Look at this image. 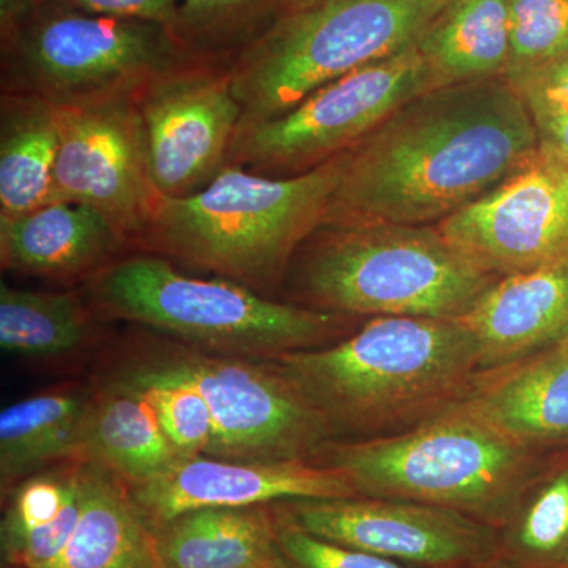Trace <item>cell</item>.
Wrapping results in <instances>:
<instances>
[{"instance_id": "6da1fadb", "label": "cell", "mask_w": 568, "mask_h": 568, "mask_svg": "<svg viewBox=\"0 0 568 568\" xmlns=\"http://www.w3.org/2000/svg\"><path fill=\"white\" fill-rule=\"evenodd\" d=\"M540 144L528 103L503 77L432 89L345 152L324 224H439L517 173Z\"/></svg>"}, {"instance_id": "7a4b0ae2", "label": "cell", "mask_w": 568, "mask_h": 568, "mask_svg": "<svg viewBox=\"0 0 568 568\" xmlns=\"http://www.w3.org/2000/svg\"><path fill=\"white\" fill-rule=\"evenodd\" d=\"M336 440L394 435L465 396L480 369L469 328L439 317H373L346 338L265 358Z\"/></svg>"}, {"instance_id": "3957f363", "label": "cell", "mask_w": 568, "mask_h": 568, "mask_svg": "<svg viewBox=\"0 0 568 568\" xmlns=\"http://www.w3.org/2000/svg\"><path fill=\"white\" fill-rule=\"evenodd\" d=\"M343 170L345 152L293 178L226 164L201 192L156 194L133 252L159 254L271 297L301 246L323 226Z\"/></svg>"}, {"instance_id": "277c9868", "label": "cell", "mask_w": 568, "mask_h": 568, "mask_svg": "<svg viewBox=\"0 0 568 568\" xmlns=\"http://www.w3.org/2000/svg\"><path fill=\"white\" fill-rule=\"evenodd\" d=\"M286 280L294 304L321 312L455 320L499 278L448 244L436 224L355 223L321 226Z\"/></svg>"}, {"instance_id": "5b68a950", "label": "cell", "mask_w": 568, "mask_h": 568, "mask_svg": "<svg viewBox=\"0 0 568 568\" xmlns=\"http://www.w3.org/2000/svg\"><path fill=\"white\" fill-rule=\"evenodd\" d=\"M547 454L459 399L394 435L335 440L313 462L339 470L357 496L428 504L499 529Z\"/></svg>"}, {"instance_id": "8992f818", "label": "cell", "mask_w": 568, "mask_h": 568, "mask_svg": "<svg viewBox=\"0 0 568 568\" xmlns=\"http://www.w3.org/2000/svg\"><path fill=\"white\" fill-rule=\"evenodd\" d=\"M93 312L209 353L274 358L338 342L347 317L280 302L223 278H197L159 254L129 252L84 283Z\"/></svg>"}, {"instance_id": "52a82bcc", "label": "cell", "mask_w": 568, "mask_h": 568, "mask_svg": "<svg viewBox=\"0 0 568 568\" xmlns=\"http://www.w3.org/2000/svg\"><path fill=\"white\" fill-rule=\"evenodd\" d=\"M447 0H334L291 11L230 58L242 122L282 115L351 71L416 43Z\"/></svg>"}, {"instance_id": "ba28073f", "label": "cell", "mask_w": 568, "mask_h": 568, "mask_svg": "<svg viewBox=\"0 0 568 568\" xmlns=\"http://www.w3.org/2000/svg\"><path fill=\"white\" fill-rule=\"evenodd\" d=\"M189 55L166 26L43 0L24 24L0 37L2 92L55 108L130 99Z\"/></svg>"}, {"instance_id": "9c48e42d", "label": "cell", "mask_w": 568, "mask_h": 568, "mask_svg": "<svg viewBox=\"0 0 568 568\" xmlns=\"http://www.w3.org/2000/svg\"><path fill=\"white\" fill-rule=\"evenodd\" d=\"M123 372L190 384L213 418L207 457L230 462H313L334 433L268 361L209 353L181 342L152 343Z\"/></svg>"}, {"instance_id": "30bf717a", "label": "cell", "mask_w": 568, "mask_h": 568, "mask_svg": "<svg viewBox=\"0 0 568 568\" xmlns=\"http://www.w3.org/2000/svg\"><path fill=\"white\" fill-rule=\"evenodd\" d=\"M417 44L351 71L290 111L239 125L227 164L268 178L308 173L368 136L403 104L436 89Z\"/></svg>"}, {"instance_id": "8fae6325", "label": "cell", "mask_w": 568, "mask_h": 568, "mask_svg": "<svg viewBox=\"0 0 568 568\" xmlns=\"http://www.w3.org/2000/svg\"><path fill=\"white\" fill-rule=\"evenodd\" d=\"M138 106L156 194L201 192L226 166L242 122L230 58L189 55L151 81Z\"/></svg>"}, {"instance_id": "7c38bea8", "label": "cell", "mask_w": 568, "mask_h": 568, "mask_svg": "<svg viewBox=\"0 0 568 568\" xmlns=\"http://www.w3.org/2000/svg\"><path fill=\"white\" fill-rule=\"evenodd\" d=\"M436 226L497 278L568 265V160L541 141L517 173Z\"/></svg>"}, {"instance_id": "4fadbf2b", "label": "cell", "mask_w": 568, "mask_h": 568, "mask_svg": "<svg viewBox=\"0 0 568 568\" xmlns=\"http://www.w3.org/2000/svg\"><path fill=\"white\" fill-rule=\"evenodd\" d=\"M297 528L414 568H491L497 530L458 511L392 497L274 504Z\"/></svg>"}, {"instance_id": "5bb4252c", "label": "cell", "mask_w": 568, "mask_h": 568, "mask_svg": "<svg viewBox=\"0 0 568 568\" xmlns=\"http://www.w3.org/2000/svg\"><path fill=\"white\" fill-rule=\"evenodd\" d=\"M58 110L52 197L99 212L133 252L156 197L138 97Z\"/></svg>"}, {"instance_id": "9a60e30c", "label": "cell", "mask_w": 568, "mask_h": 568, "mask_svg": "<svg viewBox=\"0 0 568 568\" xmlns=\"http://www.w3.org/2000/svg\"><path fill=\"white\" fill-rule=\"evenodd\" d=\"M129 488L151 529L200 508L274 506L284 500L357 496L339 470L310 459L182 458L162 476Z\"/></svg>"}, {"instance_id": "2e32d148", "label": "cell", "mask_w": 568, "mask_h": 568, "mask_svg": "<svg viewBox=\"0 0 568 568\" xmlns=\"http://www.w3.org/2000/svg\"><path fill=\"white\" fill-rule=\"evenodd\" d=\"M129 252L126 239L89 205L52 201L0 215V263L14 274L85 283Z\"/></svg>"}, {"instance_id": "e0dca14e", "label": "cell", "mask_w": 568, "mask_h": 568, "mask_svg": "<svg viewBox=\"0 0 568 568\" xmlns=\"http://www.w3.org/2000/svg\"><path fill=\"white\" fill-rule=\"evenodd\" d=\"M462 402L523 446L544 454L568 448V335L478 369Z\"/></svg>"}, {"instance_id": "ac0fdd59", "label": "cell", "mask_w": 568, "mask_h": 568, "mask_svg": "<svg viewBox=\"0 0 568 568\" xmlns=\"http://www.w3.org/2000/svg\"><path fill=\"white\" fill-rule=\"evenodd\" d=\"M480 369L518 361L568 335V265L503 276L459 317Z\"/></svg>"}, {"instance_id": "d6986e66", "label": "cell", "mask_w": 568, "mask_h": 568, "mask_svg": "<svg viewBox=\"0 0 568 568\" xmlns=\"http://www.w3.org/2000/svg\"><path fill=\"white\" fill-rule=\"evenodd\" d=\"M74 459L108 470L134 487L162 476L182 457L144 396L102 383L92 392L82 418Z\"/></svg>"}, {"instance_id": "ffe728a7", "label": "cell", "mask_w": 568, "mask_h": 568, "mask_svg": "<svg viewBox=\"0 0 568 568\" xmlns=\"http://www.w3.org/2000/svg\"><path fill=\"white\" fill-rule=\"evenodd\" d=\"M152 532L159 568H244L280 555L272 506L200 508Z\"/></svg>"}, {"instance_id": "44dd1931", "label": "cell", "mask_w": 568, "mask_h": 568, "mask_svg": "<svg viewBox=\"0 0 568 568\" xmlns=\"http://www.w3.org/2000/svg\"><path fill=\"white\" fill-rule=\"evenodd\" d=\"M85 497V465L37 473L22 480L2 518V559L11 568H50L80 521Z\"/></svg>"}, {"instance_id": "7402d4cb", "label": "cell", "mask_w": 568, "mask_h": 568, "mask_svg": "<svg viewBox=\"0 0 568 568\" xmlns=\"http://www.w3.org/2000/svg\"><path fill=\"white\" fill-rule=\"evenodd\" d=\"M84 465L80 521L50 568H159L151 526L129 485L108 470Z\"/></svg>"}, {"instance_id": "603a6c76", "label": "cell", "mask_w": 568, "mask_h": 568, "mask_svg": "<svg viewBox=\"0 0 568 568\" xmlns=\"http://www.w3.org/2000/svg\"><path fill=\"white\" fill-rule=\"evenodd\" d=\"M510 0H447L416 44L437 88L504 78L510 48Z\"/></svg>"}, {"instance_id": "cb8c5ba5", "label": "cell", "mask_w": 568, "mask_h": 568, "mask_svg": "<svg viewBox=\"0 0 568 568\" xmlns=\"http://www.w3.org/2000/svg\"><path fill=\"white\" fill-rule=\"evenodd\" d=\"M59 151V110L28 93L0 100V215L52 203Z\"/></svg>"}, {"instance_id": "d4e9b609", "label": "cell", "mask_w": 568, "mask_h": 568, "mask_svg": "<svg viewBox=\"0 0 568 568\" xmlns=\"http://www.w3.org/2000/svg\"><path fill=\"white\" fill-rule=\"evenodd\" d=\"M92 392L58 390L31 396L0 414V485L6 495L26 478L77 454Z\"/></svg>"}, {"instance_id": "484cf974", "label": "cell", "mask_w": 568, "mask_h": 568, "mask_svg": "<svg viewBox=\"0 0 568 568\" xmlns=\"http://www.w3.org/2000/svg\"><path fill=\"white\" fill-rule=\"evenodd\" d=\"M496 530V568H568V448L545 455Z\"/></svg>"}, {"instance_id": "4316f807", "label": "cell", "mask_w": 568, "mask_h": 568, "mask_svg": "<svg viewBox=\"0 0 568 568\" xmlns=\"http://www.w3.org/2000/svg\"><path fill=\"white\" fill-rule=\"evenodd\" d=\"M95 316L81 295L0 284V346L18 357L74 353L91 338Z\"/></svg>"}, {"instance_id": "83f0119b", "label": "cell", "mask_w": 568, "mask_h": 568, "mask_svg": "<svg viewBox=\"0 0 568 568\" xmlns=\"http://www.w3.org/2000/svg\"><path fill=\"white\" fill-rule=\"evenodd\" d=\"M286 0H181L173 32L186 51L231 58L282 18Z\"/></svg>"}, {"instance_id": "f1b7e54d", "label": "cell", "mask_w": 568, "mask_h": 568, "mask_svg": "<svg viewBox=\"0 0 568 568\" xmlns=\"http://www.w3.org/2000/svg\"><path fill=\"white\" fill-rule=\"evenodd\" d=\"M103 383L132 388L151 403L164 435L182 458L207 457L213 418L204 396L190 384L114 368Z\"/></svg>"}, {"instance_id": "f546056e", "label": "cell", "mask_w": 568, "mask_h": 568, "mask_svg": "<svg viewBox=\"0 0 568 568\" xmlns=\"http://www.w3.org/2000/svg\"><path fill=\"white\" fill-rule=\"evenodd\" d=\"M508 28L504 80L514 85L568 51V0H510Z\"/></svg>"}, {"instance_id": "4dcf8cb0", "label": "cell", "mask_w": 568, "mask_h": 568, "mask_svg": "<svg viewBox=\"0 0 568 568\" xmlns=\"http://www.w3.org/2000/svg\"><path fill=\"white\" fill-rule=\"evenodd\" d=\"M276 545L290 568H414L343 547L297 528L272 506Z\"/></svg>"}, {"instance_id": "1f68e13d", "label": "cell", "mask_w": 568, "mask_h": 568, "mask_svg": "<svg viewBox=\"0 0 568 568\" xmlns=\"http://www.w3.org/2000/svg\"><path fill=\"white\" fill-rule=\"evenodd\" d=\"M514 88L532 112H568V51L523 78Z\"/></svg>"}, {"instance_id": "d6a6232c", "label": "cell", "mask_w": 568, "mask_h": 568, "mask_svg": "<svg viewBox=\"0 0 568 568\" xmlns=\"http://www.w3.org/2000/svg\"><path fill=\"white\" fill-rule=\"evenodd\" d=\"M63 2L92 13L156 22L173 31L181 0H63Z\"/></svg>"}, {"instance_id": "836d02e7", "label": "cell", "mask_w": 568, "mask_h": 568, "mask_svg": "<svg viewBox=\"0 0 568 568\" xmlns=\"http://www.w3.org/2000/svg\"><path fill=\"white\" fill-rule=\"evenodd\" d=\"M532 115L540 140L568 160V112L537 111L532 112Z\"/></svg>"}, {"instance_id": "e575fe53", "label": "cell", "mask_w": 568, "mask_h": 568, "mask_svg": "<svg viewBox=\"0 0 568 568\" xmlns=\"http://www.w3.org/2000/svg\"><path fill=\"white\" fill-rule=\"evenodd\" d=\"M43 0H0V37L9 36L39 10Z\"/></svg>"}, {"instance_id": "d590c367", "label": "cell", "mask_w": 568, "mask_h": 568, "mask_svg": "<svg viewBox=\"0 0 568 568\" xmlns=\"http://www.w3.org/2000/svg\"><path fill=\"white\" fill-rule=\"evenodd\" d=\"M327 2H334V0H286L283 14L291 13V11L310 9V7L323 6V3Z\"/></svg>"}, {"instance_id": "8d00e7d4", "label": "cell", "mask_w": 568, "mask_h": 568, "mask_svg": "<svg viewBox=\"0 0 568 568\" xmlns=\"http://www.w3.org/2000/svg\"><path fill=\"white\" fill-rule=\"evenodd\" d=\"M244 568H290L287 567L286 560L283 559L282 552L276 558L265 560V562L254 564V566Z\"/></svg>"}, {"instance_id": "74e56055", "label": "cell", "mask_w": 568, "mask_h": 568, "mask_svg": "<svg viewBox=\"0 0 568 568\" xmlns=\"http://www.w3.org/2000/svg\"><path fill=\"white\" fill-rule=\"evenodd\" d=\"M491 568H496V567H491Z\"/></svg>"}]
</instances>
